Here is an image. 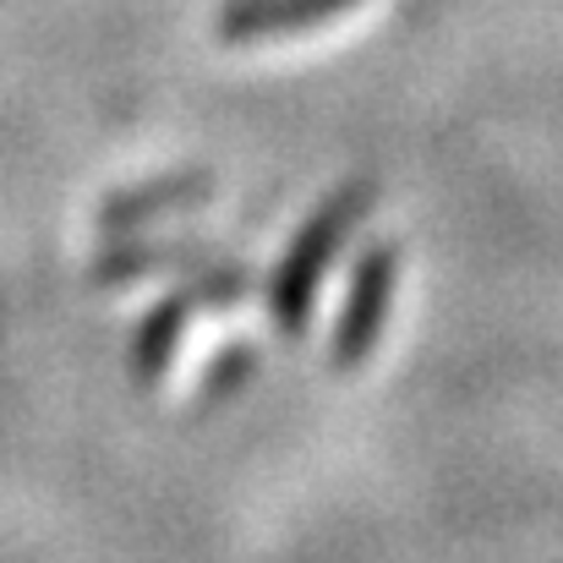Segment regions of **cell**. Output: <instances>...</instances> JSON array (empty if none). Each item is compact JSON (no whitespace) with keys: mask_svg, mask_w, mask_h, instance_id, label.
Masks as SVG:
<instances>
[{"mask_svg":"<svg viewBox=\"0 0 563 563\" xmlns=\"http://www.w3.org/2000/svg\"><path fill=\"white\" fill-rule=\"evenodd\" d=\"M373 202H377L373 181H351V187H340L301 230H296V241H290V252L279 257L274 285H268V312H274V323H279L285 334H301V329L312 323L318 285H323L334 252L351 241V230L373 213Z\"/></svg>","mask_w":563,"mask_h":563,"instance_id":"1","label":"cell"},{"mask_svg":"<svg viewBox=\"0 0 563 563\" xmlns=\"http://www.w3.org/2000/svg\"><path fill=\"white\" fill-rule=\"evenodd\" d=\"M246 296H252V279H246L235 263H208L187 290L165 296V301L143 318L137 340H132V373H137V383H159V377L170 373L191 312H202V307H208V312H224V307H235V301H246Z\"/></svg>","mask_w":563,"mask_h":563,"instance_id":"2","label":"cell"},{"mask_svg":"<svg viewBox=\"0 0 563 563\" xmlns=\"http://www.w3.org/2000/svg\"><path fill=\"white\" fill-rule=\"evenodd\" d=\"M394 285H399V246L394 241H377L362 252L356 274H351V290H345V307L334 318V367H362L377 351L383 329H388V312H394Z\"/></svg>","mask_w":563,"mask_h":563,"instance_id":"3","label":"cell"},{"mask_svg":"<svg viewBox=\"0 0 563 563\" xmlns=\"http://www.w3.org/2000/svg\"><path fill=\"white\" fill-rule=\"evenodd\" d=\"M362 0H230L219 11V38L224 44H263V38H290L318 22L345 16Z\"/></svg>","mask_w":563,"mask_h":563,"instance_id":"4","label":"cell"},{"mask_svg":"<svg viewBox=\"0 0 563 563\" xmlns=\"http://www.w3.org/2000/svg\"><path fill=\"white\" fill-rule=\"evenodd\" d=\"M202 197H213V176H202V170L159 176V181H148V187L104 197L99 230H104V235H121V230H137V224H148V219H159V213H181V208L202 202Z\"/></svg>","mask_w":563,"mask_h":563,"instance_id":"5","label":"cell"},{"mask_svg":"<svg viewBox=\"0 0 563 563\" xmlns=\"http://www.w3.org/2000/svg\"><path fill=\"white\" fill-rule=\"evenodd\" d=\"M202 246L176 241V246H115L93 263V285H126V279H143V274H159V268H197Z\"/></svg>","mask_w":563,"mask_h":563,"instance_id":"6","label":"cell"},{"mask_svg":"<svg viewBox=\"0 0 563 563\" xmlns=\"http://www.w3.org/2000/svg\"><path fill=\"white\" fill-rule=\"evenodd\" d=\"M252 367H257V356H252L246 345H230V351H224V356H219V362L208 367V383H202V394H208V399H230V394H235V388H241V383L252 377Z\"/></svg>","mask_w":563,"mask_h":563,"instance_id":"7","label":"cell"}]
</instances>
